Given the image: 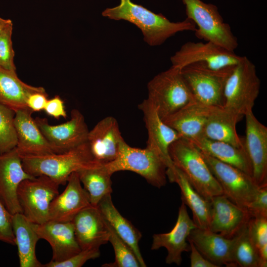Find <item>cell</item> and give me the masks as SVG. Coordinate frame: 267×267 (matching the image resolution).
Masks as SVG:
<instances>
[{
	"label": "cell",
	"mask_w": 267,
	"mask_h": 267,
	"mask_svg": "<svg viewBox=\"0 0 267 267\" xmlns=\"http://www.w3.org/2000/svg\"><path fill=\"white\" fill-rule=\"evenodd\" d=\"M34 177L24 170L16 148L0 154V201L11 214L22 213L17 197L19 184Z\"/></svg>",
	"instance_id": "obj_14"
},
{
	"label": "cell",
	"mask_w": 267,
	"mask_h": 267,
	"mask_svg": "<svg viewBox=\"0 0 267 267\" xmlns=\"http://www.w3.org/2000/svg\"><path fill=\"white\" fill-rule=\"evenodd\" d=\"M123 139L117 120L107 116L89 131L87 142L93 160L107 164L117 157Z\"/></svg>",
	"instance_id": "obj_18"
},
{
	"label": "cell",
	"mask_w": 267,
	"mask_h": 267,
	"mask_svg": "<svg viewBox=\"0 0 267 267\" xmlns=\"http://www.w3.org/2000/svg\"><path fill=\"white\" fill-rule=\"evenodd\" d=\"M246 122L244 143L252 167V178L259 187L267 185V128L253 111L244 115Z\"/></svg>",
	"instance_id": "obj_13"
},
{
	"label": "cell",
	"mask_w": 267,
	"mask_h": 267,
	"mask_svg": "<svg viewBox=\"0 0 267 267\" xmlns=\"http://www.w3.org/2000/svg\"><path fill=\"white\" fill-rule=\"evenodd\" d=\"M44 110L47 115L57 119L67 117L64 102L58 95L48 99Z\"/></svg>",
	"instance_id": "obj_40"
},
{
	"label": "cell",
	"mask_w": 267,
	"mask_h": 267,
	"mask_svg": "<svg viewBox=\"0 0 267 267\" xmlns=\"http://www.w3.org/2000/svg\"><path fill=\"white\" fill-rule=\"evenodd\" d=\"M260 87L255 65L247 57L242 56L226 80L223 107L243 118L253 111Z\"/></svg>",
	"instance_id": "obj_4"
},
{
	"label": "cell",
	"mask_w": 267,
	"mask_h": 267,
	"mask_svg": "<svg viewBox=\"0 0 267 267\" xmlns=\"http://www.w3.org/2000/svg\"><path fill=\"white\" fill-rule=\"evenodd\" d=\"M196 227L189 216L186 206L182 201L175 226L169 232L154 234L151 249L155 250L165 248L168 252L166 263L179 266L182 252L190 251V245L186 240L191 231Z\"/></svg>",
	"instance_id": "obj_15"
},
{
	"label": "cell",
	"mask_w": 267,
	"mask_h": 267,
	"mask_svg": "<svg viewBox=\"0 0 267 267\" xmlns=\"http://www.w3.org/2000/svg\"><path fill=\"white\" fill-rule=\"evenodd\" d=\"M12 215L0 201V241L15 245L12 226Z\"/></svg>",
	"instance_id": "obj_38"
},
{
	"label": "cell",
	"mask_w": 267,
	"mask_h": 267,
	"mask_svg": "<svg viewBox=\"0 0 267 267\" xmlns=\"http://www.w3.org/2000/svg\"><path fill=\"white\" fill-rule=\"evenodd\" d=\"M250 237L259 253L262 267L267 266V217H252L248 222Z\"/></svg>",
	"instance_id": "obj_35"
},
{
	"label": "cell",
	"mask_w": 267,
	"mask_h": 267,
	"mask_svg": "<svg viewBox=\"0 0 267 267\" xmlns=\"http://www.w3.org/2000/svg\"><path fill=\"white\" fill-rule=\"evenodd\" d=\"M109 232L108 242L112 244L115 256L114 262L105 264L104 267H141L131 248L115 232L105 220Z\"/></svg>",
	"instance_id": "obj_33"
},
{
	"label": "cell",
	"mask_w": 267,
	"mask_h": 267,
	"mask_svg": "<svg viewBox=\"0 0 267 267\" xmlns=\"http://www.w3.org/2000/svg\"><path fill=\"white\" fill-rule=\"evenodd\" d=\"M12 226L18 248L20 267H43L36 255V244L40 237L36 230V223L22 213L12 215Z\"/></svg>",
	"instance_id": "obj_28"
},
{
	"label": "cell",
	"mask_w": 267,
	"mask_h": 267,
	"mask_svg": "<svg viewBox=\"0 0 267 267\" xmlns=\"http://www.w3.org/2000/svg\"><path fill=\"white\" fill-rule=\"evenodd\" d=\"M190 141L203 152L252 177V167L245 146L237 147L227 142L204 137Z\"/></svg>",
	"instance_id": "obj_30"
},
{
	"label": "cell",
	"mask_w": 267,
	"mask_h": 267,
	"mask_svg": "<svg viewBox=\"0 0 267 267\" xmlns=\"http://www.w3.org/2000/svg\"><path fill=\"white\" fill-rule=\"evenodd\" d=\"M46 91L42 87H35L21 81L16 71L0 68V103L13 110L28 108V97L36 92Z\"/></svg>",
	"instance_id": "obj_29"
},
{
	"label": "cell",
	"mask_w": 267,
	"mask_h": 267,
	"mask_svg": "<svg viewBox=\"0 0 267 267\" xmlns=\"http://www.w3.org/2000/svg\"><path fill=\"white\" fill-rule=\"evenodd\" d=\"M210 107L193 100L162 120L181 137L193 140L202 136Z\"/></svg>",
	"instance_id": "obj_25"
},
{
	"label": "cell",
	"mask_w": 267,
	"mask_h": 267,
	"mask_svg": "<svg viewBox=\"0 0 267 267\" xmlns=\"http://www.w3.org/2000/svg\"><path fill=\"white\" fill-rule=\"evenodd\" d=\"M99 248H89L81 250L71 258L60 262L50 261L43 265V267H81L88 261L98 258Z\"/></svg>",
	"instance_id": "obj_37"
},
{
	"label": "cell",
	"mask_w": 267,
	"mask_h": 267,
	"mask_svg": "<svg viewBox=\"0 0 267 267\" xmlns=\"http://www.w3.org/2000/svg\"><path fill=\"white\" fill-rule=\"evenodd\" d=\"M169 154L174 166L206 200L210 201L212 197L223 194L200 151L190 140L180 137L175 141L169 148Z\"/></svg>",
	"instance_id": "obj_2"
},
{
	"label": "cell",
	"mask_w": 267,
	"mask_h": 267,
	"mask_svg": "<svg viewBox=\"0 0 267 267\" xmlns=\"http://www.w3.org/2000/svg\"><path fill=\"white\" fill-rule=\"evenodd\" d=\"M59 185L56 181L45 176L23 180L17 190L22 214L36 224L48 221L50 205L59 194Z\"/></svg>",
	"instance_id": "obj_9"
},
{
	"label": "cell",
	"mask_w": 267,
	"mask_h": 267,
	"mask_svg": "<svg viewBox=\"0 0 267 267\" xmlns=\"http://www.w3.org/2000/svg\"><path fill=\"white\" fill-rule=\"evenodd\" d=\"M15 112L0 103V154L16 147Z\"/></svg>",
	"instance_id": "obj_34"
},
{
	"label": "cell",
	"mask_w": 267,
	"mask_h": 267,
	"mask_svg": "<svg viewBox=\"0 0 267 267\" xmlns=\"http://www.w3.org/2000/svg\"><path fill=\"white\" fill-rule=\"evenodd\" d=\"M24 170L34 176H45L65 184L74 172L93 164L88 142L67 151L43 155L21 156Z\"/></svg>",
	"instance_id": "obj_3"
},
{
	"label": "cell",
	"mask_w": 267,
	"mask_h": 267,
	"mask_svg": "<svg viewBox=\"0 0 267 267\" xmlns=\"http://www.w3.org/2000/svg\"><path fill=\"white\" fill-rule=\"evenodd\" d=\"M166 174L170 182H176L178 185L181 200L191 210L192 220L196 226L208 229L211 214L210 201L202 196L182 173L175 166L171 169H167Z\"/></svg>",
	"instance_id": "obj_26"
},
{
	"label": "cell",
	"mask_w": 267,
	"mask_h": 267,
	"mask_svg": "<svg viewBox=\"0 0 267 267\" xmlns=\"http://www.w3.org/2000/svg\"><path fill=\"white\" fill-rule=\"evenodd\" d=\"M142 112L148 133L146 147L159 154L165 161L167 169L174 167L169 148L175 141L181 137L173 128L167 125L159 116L156 108L147 98L138 105Z\"/></svg>",
	"instance_id": "obj_16"
},
{
	"label": "cell",
	"mask_w": 267,
	"mask_h": 267,
	"mask_svg": "<svg viewBox=\"0 0 267 267\" xmlns=\"http://www.w3.org/2000/svg\"><path fill=\"white\" fill-rule=\"evenodd\" d=\"M97 207L104 219L131 248L141 267H145L146 266L138 246L139 241L142 237L141 233L119 212L113 203L111 194L103 197Z\"/></svg>",
	"instance_id": "obj_27"
},
{
	"label": "cell",
	"mask_w": 267,
	"mask_h": 267,
	"mask_svg": "<svg viewBox=\"0 0 267 267\" xmlns=\"http://www.w3.org/2000/svg\"><path fill=\"white\" fill-rule=\"evenodd\" d=\"M36 230L41 239L46 240L52 250L51 261H65L81 251L72 222L48 221L36 223Z\"/></svg>",
	"instance_id": "obj_21"
},
{
	"label": "cell",
	"mask_w": 267,
	"mask_h": 267,
	"mask_svg": "<svg viewBox=\"0 0 267 267\" xmlns=\"http://www.w3.org/2000/svg\"><path fill=\"white\" fill-rule=\"evenodd\" d=\"M200 152L221 186L223 194L234 204L247 210L260 187L255 183L252 177L201 151Z\"/></svg>",
	"instance_id": "obj_10"
},
{
	"label": "cell",
	"mask_w": 267,
	"mask_h": 267,
	"mask_svg": "<svg viewBox=\"0 0 267 267\" xmlns=\"http://www.w3.org/2000/svg\"><path fill=\"white\" fill-rule=\"evenodd\" d=\"M188 241L190 245V265L191 267H218L205 258L191 241Z\"/></svg>",
	"instance_id": "obj_41"
},
{
	"label": "cell",
	"mask_w": 267,
	"mask_h": 267,
	"mask_svg": "<svg viewBox=\"0 0 267 267\" xmlns=\"http://www.w3.org/2000/svg\"><path fill=\"white\" fill-rule=\"evenodd\" d=\"M242 56L211 42H187L171 57L172 66L181 69L196 62L204 63L215 70L231 68Z\"/></svg>",
	"instance_id": "obj_11"
},
{
	"label": "cell",
	"mask_w": 267,
	"mask_h": 267,
	"mask_svg": "<svg viewBox=\"0 0 267 267\" xmlns=\"http://www.w3.org/2000/svg\"><path fill=\"white\" fill-rule=\"evenodd\" d=\"M231 260L233 267H262L259 253L249 234L248 222L234 236Z\"/></svg>",
	"instance_id": "obj_32"
},
{
	"label": "cell",
	"mask_w": 267,
	"mask_h": 267,
	"mask_svg": "<svg viewBox=\"0 0 267 267\" xmlns=\"http://www.w3.org/2000/svg\"><path fill=\"white\" fill-rule=\"evenodd\" d=\"M103 17L114 20H125L136 26L141 31L143 40L152 46H159L177 33L195 32L196 27L190 20L172 22L161 13H155L131 0H120L115 7L107 8Z\"/></svg>",
	"instance_id": "obj_1"
},
{
	"label": "cell",
	"mask_w": 267,
	"mask_h": 267,
	"mask_svg": "<svg viewBox=\"0 0 267 267\" xmlns=\"http://www.w3.org/2000/svg\"><path fill=\"white\" fill-rule=\"evenodd\" d=\"M105 165L111 174L121 171H132L158 188L167 182V165L164 160L147 147L142 149L131 146L124 139L120 142L116 159Z\"/></svg>",
	"instance_id": "obj_7"
},
{
	"label": "cell",
	"mask_w": 267,
	"mask_h": 267,
	"mask_svg": "<svg viewBox=\"0 0 267 267\" xmlns=\"http://www.w3.org/2000/svg\"><path fill=\"white\" fill-rule=\"evenodd\" d=\"M210 202L208 229L224 237L235 236L252 217L247 210L234 204L223 194L212 197Z\"/></svg>",
	"instance_id": "obj_17"
},
{
	"label": "cell",
	"mask_w": 267,
	"mask_h": 267,
	"mask_svg": "<svg viewBox=\"0 0 267 267\" xmlns=\"http://www.w3.org/2000/svg\"><path fill=\"white\" fill-rule=\"evenodd\" d=\"M29 108L15 112L14 126L17 136L16 149L20 156L56 153L32 116Z\"/></svg>",
	"instance_id": "obj_20"
},
{
	"label": "cell",
	"mask_w": 267,
	"mask_h": 267,
	"mask_svg": "<svg viewBox=\"0 0 267 267\" xmlns=\"http://www.w3.org/2000/svg\"><path fill=\"white\" fill-rule=\"evenodd\" d=\"M35 122L56 153H63L87 142L89 130L82 113L73 109L66 122L51 125L45 118L37 117Z\"/></svg>",
	"instance_id": "obj_12"
},
{
	"label": "cell",
	"mask_w": 267,
	"mask_h": 267,
	"mask_svg": "<svg viewBox=\"0 0 267 267\" xmlns=\"http://www.w3.org/2000/svg\"><path fill=\"white\" fill-rule=\"evenodd\" d=\"M72 222L82 250L99 248L108 242L109 230L97 206L90 205L84 209Z\"/></svg>",
	"instance_id": "obj_22"
},
{
	"label": "cell",
	"mask_w": 267,
	"mask_h": 267,
	"mask_svg": "<svg viewBox=\"0 0 267 267\" xmlns=\"http://www.w3.org/2000/svg\"><path fill=\"white\" fill-rule=\"evenodd\" d=\"M87 191L91 206L96 207L103 197L112 192L111 174L105 164L95 163L77 172Z\"/></svg>",
	"instance_id": "obj_31"
},
{
	"label": "cell",
	"mask_w": 267,
	"mask_h": 267,
	"mask_svg": "<svg viewBox=\"0 0 267 267\" xmlns=\"http://www.w3.org/2000/svg\"><path fill=\"white\" fill-rule=\"evenodd\" d=\"M191 241L201 254L218 267L223 265L233 267L231 253L234 236L227 238L209 229L196 227L189 233Z\"/></svg>",
	"instance_id": "obj_23"
},
{
	"label": "cell",
	"mask_w": 267,
	"mask_h": 267,
	"mask_svg": "<svg viewBox=\"0 0 267 267\" xmlns=\"http://www.w3.org/2000/svg\"><path fill=\"white\" fill-rule=\"evenodd\" d=\"M47 96L46 91L36 92L31 94L27 101L28 108L33 112L44 110L48 100Z\"/></svg>",
	"instance_id": "obj_42"
},
{
	"label": "cell",
	"mask_w": 267,
	"mask_h": 267,
	"mask_svg": "<svg viewBox=\"0 0 267 267\" xmlns=\"http://www.w3.org/2000/svg\"><path fill=\"white\" fill-rule=\"evenodd\" d=\"M12 21L9 19H4L0 17V34L2 31Z\"/></svg>",
	"instance_id": "obj_43"
},
{
	"label": "cell",
	"mask_w": 267,
	"mask_h": 267,
	"mask_svg": "<svg viewBox=\"0 0 267 267\" xmlns=\"http://www.w3.org/2000/svg\"><path fill=\"white\" fill-rule=\"evenodd\" d=\"M184 4L187 18L196 25V37L234 51L238 46L237 38L230 25L225 22L218 7L201 0H180Z\"/></svg>",
	"instance_id": "obj_5"
},
{
	"label": "cell",
	"mask_w": 267,
	"mask_h": 267,
	"mask_svg": "<svg viewBox=\"0 0 267 267\" xmlns=\"http://www.w3.org/2000/svg\"><path fill=\"white\" fill-rule=\"evenodd\" d=\"M67 182L64 190L50 204L48 221L72 222L80 212L91 205L89 194L82 187L77 172L73 173Z\"/></svg>",
	"instance_id": "obj_19"
},
{
	"label": "cell",
	"mask_w": 267,
	"mask_h": 267,
	"mask_svg": "<svg viewBox=\"0 0 267 267\" xmlns=\"http://www.w3.org/2000/svg\"><path fill=\"white\" fill-rule=\"evenodd\" d=\"M247 210L252 217H267V185L259 188Z\"/></svg>",
	"instance_id": "obj_39"
},
{
	"label": "cell",
	"mask_w": 267,
	"mask_h": 267,
	"mask_svg": "<svg viewBox=\"0 0 267 267\" xmlns=\"http://www.w3.org/2000/svg\"><path fill=\"white\" fill-rule=\"evenodd\" d=\"M12 22L0 34V68L16 71L15 52L12 41Z\"/></svg>",
	"instance_id": "obj_36"
},
{
	"label": "cell",
	"mask_w": 267,
	"mask_h": 267,
	"mask_svg": "<svg viewBox=\"0 0 267 267\" xmlns=\"http://www.w3.org/2000/svg\"><path fill=\"white\" fill-rule=\"evenodd\" d=\"M234 67L215 70L196 62L180 71L195 101L207 106L222 107L225 81Z\"/></svg>",
	"instance_id": "obj_8"
},
{
	"label": "cell",
	"mask_w": 267,
	"mask_h": 267,
	"mask_svg": "<svg viewBox=\"0 0 267 267\" xmlns=\"http://www.w3.org/2000/svg\"><path fill=\"white\" fill-rule=\"evenodd\" d=\"M242 118L223 106H211L202 137L243 147L244 138L239 136L236 129Z\"/></svg>",
	"instance_id": "obj_24"
},
{
	"label": "cell",
	"mask_w": 267,
	"mask_h": 267,
	"mask_svg": "<svg viewBox=\"0 0 267 267\" xmlns=\"http://www.w3.org/2000/svg\"><path fill=\"white\" fill-rule=\"evenodd\" d=\"M148 97L162 119L194 100L180 69L171 66L153 77L147 84Z\"/></svg>",
	"instance_id": "obj_6"
}]
</instances>
